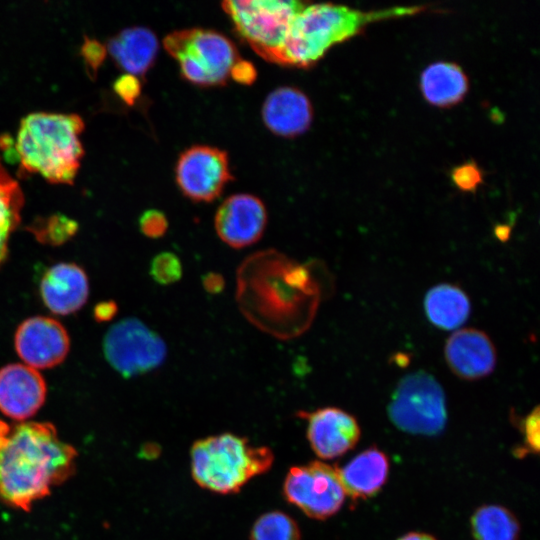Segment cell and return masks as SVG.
I'll return each mask as SVG.
<instances>
[{"mask_svg":"<svg viewBox=\"0 0 540 540\" xmlns=\"http://www.w3.org/2000/svg\"><path fill=\"white\" fill-rule=\"evenodd\" d=\"M149 272L153 280L160 285L174 284L182 277V263L176 254L163 251L153 257Z\"/></svg>","mask_w":540,"mask_h":540,"instance_id":"4316f807","label":"cell"},{"mask_svg":"<svg viewBox=\"0 0 540 540\" xmlns=\"http://www.w3.org/2000/svg\"><path fill=\"white\" fill-rule=\"evenodd\" d=\"M113 89L126 104L133 105L141 93V83L137 76L124 73L113 83Z\"/></svg>","mask_w":540,"mask_h":540,"instance_id":"f546056e","label":"cell"},{"mask_svg":"<svg viewBox=\"0 0 540 540\" xmlns=\"http://www.w3.org/2000/svg\"><path fill=\"white\" fill-rule=\"evenodd\" d=\"M229 76L238 83L250 85L255 81L257 71L251 62L239 59L232 66Z\"/></svg>","mask_w":540,"mask_h":540,"instance_id":"d6a6232c","label":"cell"},{"mask_svg":"<svg viewBox=\"0 0 540 540\" xmlns=\"http://www.w3.org/2000/svg\"><path fill=\"white\" fill-rule=\"evenodd\" d=\"M14 346L24 364L36 370L48 369L64 361L70 339L65 327L56 319L34 316L18 326Z\"/></svg>","mask_w":540,"mask_h":540,"instance_id":"7c38bea8","label":"cell"},{"mask_svg":"<svg viewBox=\"0 0 540 540\" xmlns=\"http://www.w3.org/2000/svg\"><path fill=\"white\" fill-rule=\"evenodd\" d=\"M451 179L461 191L475 192L483 182V173L474 161H469L455 167Z\"/></svg>","mask_w":540,"mask_h":540,"instance_id":"83f0119b","label":"cell"},{"mask_svg":"<svg viewBox=\"0 0 540 540\" xmlns=\"http://www.w3.org/2000/svg\"><path fill=\"white\" fill-rule=\"evenodd\" d=\"M428 320L436 327L452 330L461 326L469 317L471 305L465 292L452 284L432 287L424 298Z\"/></svg>","mask_w":540,"mask_h":540,"instance_id":"7402d4cb","label":"cell"},{"mask_svg":"<svg viewBox=\"0 0 540 540\" xmlns=\"http://www.w3.org/2000/svg\"><path fill=\"white\" fill-rule=\"evenodd\" d=\"M521 429L528 448L535 453L539 451V407H535L521 420Z\"/></svg>","mask_w":540,"mask_h":540,"instance_id":"1f68e13d","label":"cell"},{"mask_svg":"<svg viewBox=\"0 0 540 540\" xmlns=\"http://www.w3.org/2000/svg\"><path fill=\"white\" fill-rule=\"evenodd\" d=\"M307 424L306 435L313 452L322 460L340 457L359 441L361 429L356 418L338 407L299 411Z\"/></svg>","mask_w":540,"mask_h":540,"instance_id":"4fadbf2b","label":"cell"},{"mask_svg":"<svg viewBox=\"0 0 540 540\" xmlns=\"http://www.w3.org/2000/svg\"><path fill=\"white\" fill-rule=\"evenodd\" d=\"M262 118L274 134L294 137L309 128L313 109L302 91L294 87H280L272 91L264 101Z\"/></svg>","mask_w":540,"mask_h":540,"instance_id":"ac0fdd59","label":"cell"},{"mask_svg":"<svg viewBox=\"0 0 540 540\" xmlns=\"http://www.w3.org/2000/svg\"><path fill=\"white\" fill-rule=\"evenodd\" d=\"M77 228L75 220L57 213L46 218H38L30 225L29 230L42 243L60 245L70 239Z\"/></svg>","mask_w":540,"mask_h":540,"instance_id":"484cf974","label":"cell"},{"mask_svg":"<svg viewBox=\"0 0 540 540\" xmlns=\"http://www.w3.org/2000/svg\"><path fill=\"white\" fill-rule=\"evenodd\" d=\"M202 284L208 293L218 294L223 291L225 287V280L220 273L209 272L203 276Z\"/></svg>","mask_w":540,"mask_h":540,"instance_id":"836d02e7","label":"cell"},{"mask_svg":"<svg viewBox=\"0 0 540 540\" xmlns=\"http://www.w3.org/2000/svg\"><path fill=\"white\" fill-rule=\"evenodd\" d=\"M83 119L74 113L32 112L22 118L15 142L21 171L55 183L73 181L83 155Z\"/></svg>","mask_w":540,"mask_h":540,"instance_id":"277c9868","label":"cell"},{"mask_svg":"<svg viewBox=\"0 0 540 540\" xmlns=\"http://www.w3.org/2000/svg\"><path fill=\"white\" fill-rule=\"evenodd\" d=\"M39 291L44 305L52 313L69 315L86 303L89 294L88 277L74 263H57L45 271Z\"/></svg>","mask_w":540,"mask_h":540,"instance_id":"e0dca14e","label":"cell"},{"mask_svg":"<svg viewBox=\"0 0 540 540\" xmlns=\"http://www.w3.org/2000/svg\"><path fill=\"white\" fill-rule=\"evenodd\" d=\"M283 495L291 505L317 520L335 515L346 498L338 468L318 460L292 466L284 479Z\"/></svg>","mask_w":540,"mask_h":540,"instance_id":"30bf717a","label":"cell"},{"mask_svg":"<svg viewBox=\"0 0 540 540\" xmlns=\"http://www.w3.org/2000/svg\"><path fill=\"white\" fill-rule=\"evenodd\" d=\"M338 470L346 496L364 499L375 495L385 484L389 461L383 451L369 447Z\"/></svg>","mask_w":540,"mask_h":540,"instance_id":"d6986e66","label":"cell"},{"mask_svg":"<svg viewBox=\"0 0 540 540\" xmlns=\"http://www.w3.org/2000/svg\"><path fill=\"white\" fill-rule=\"evenodd\" d=\"M420 89L429 104L448 108L464 99L469 89V81L458 64L439 61L428 65L422 71Z\"/></svg>","mask_w":540,"mask_h":540,"instance_id":"44dd1931","label":"cell"},{"mask_svg":"<svg viewBox=\"0 0 540 540\" xmlns=\"http://www.w3.org/2000/svg\"><path fill=\"white\" fill-rule=\"evenodd\" d=\"M23 202V193L18 182L0 162V265L8 255L10 235L20 223Z\"/></svg>","mask_w":540,"mask_h":540,"instance_id":"cb8c5ba5","label":"cell"},{"mask_svg":"<svg viewBox=\"0 0 540 540\" xmlns=\"http://www.w3.org/2000/svg\"><path fill=\"white\" fill-rule=\"evenodd\" d=\"M444 355L451 371L464 380L490 375L496 365V349L486 333L474 328L460 329L446 341Z\"/></svg>","mask_w":540,"mask_h":540,"instance_id":"2e32d148","label":"cell"},{"mask_svg":"<svg viewBox=\"0 0 540 540\" xmlns=\"http://www.w3.org/2000/svg\"><path fill=\"white\" fill-rule=\"evenodd\" d=\"M420 6L360 11L343 5L321 3L305 6L293 19L281 48L278 64L307 68L334 45L342 43L371 23L412 16Z\"/></svg>","mask_w":540,"mask_h":540,"instance_id":"3957f363","label":"cell"},{"mask_svg":"<svg viewBox=\"0 0 540 540\" xmlns=\"http://www.w3.org/2000/svg\"><path fill=\"white\" fill-rule=\"evenodd\" d=\"M139 227L145 236L156 239L166 233L168 220L163 212L157 209H148L140 216Z\"/></svg>","mask_w":540,"mask_h":540,"instance_id":"f1b7e54d","label":"cell"},{"mask_svg":"<svg viewBox=\"0 0 540 540\" xmlns=\"http://www.w3.org/2000/svg\"><path fill=\"white\" fill-rule=\"evenodd\" d=\"M304 7L299 1L282 0H228L222 3L238 34L258 55L277 64L290 25Z\"/></svg>","mask_w":540,"mask_h":540,"instance_id":"52a82bcc","label":"cell"},{"mask_svg":"<svg viewBox=\"0 0 540 540\" xmlns=\"http://www.w3.org/2000/svg\"><path fill=\"white\" fill-rule=\"evenodd\" d=\"M77 457L52 423L0 420V500L30 511L75 473Z\"/></svg>","mask_w":540,"mask_h":540,"instance_id":"7a4b0ae2","label":"cell"},{"mask_svg":"<svg viewBox=\"0 0 540 540\" xmlns=\"http://www.w3.org/2000/svg\"><path fill=\"white\" fill-rule=\"evenodd\" d=\"M320 297L309 266L273 249L250 255L237 270L236 300L241 312L254 326L282 340L307 330Z\"/></svg>","mask_w":540,"mask_h":540,"instance_id":"6da1fadb","label":"cell"},{"mask_svg":"<svg viewBox=\"0 0 540 540\" xmlns=\"http://www.w3.org/2000/svg\"><path fill=\"white\" fill-rule=\"evenodd\" d=\"M267 211L258 197L240 193L225 199L216 211L214 227L228 246L241 249L255 244L263 235Z\"/></svg>","mask_w":540,"mask_h":540,"instance_id":"5bb4252c","label":"cell"},{"mask_svg":"<svg viewBox=\"0 0 540 540\" xmlns=\"http://www.w3.org/2000/svg\"><path fill=\"white\" fill-rule=\"evenodd\" d=\"M175 176L182 193L196 202L213 201L232 179L226 152L206 145L186 149L177 161Z\"/></svg>","mask_w":540,"mask_h":540,"instance_id":"8fae6325","label":"cell"},{"mask_svg":"<svg viewBox=\"0 0 540 540\" xmlns=\"http://www.w3.org/2000/svg\"><path fill=\"white\" fill-rule=\"evenodd\" d=\"M250 540H301L297 522L288 514L269 511L260 515L253 523Z\"/></svg>","mask_w":540,"mask_h":540,"instance_id":"d4e9b609","label":"cell"},{"mask_svg":"<svg viewBox=\"0 0 540 540\" xmlns=\"http://www.w3.org/2000/svg\"><path fill=\"white\" fill-rule=\"evenodd\" d=\"M107 53L106 46L94 38L85 36L81 46V55L86 64L87 70L92 74L97 72L98 67L104 60Z\"/></svg>","mask_w":540,"mask_h":540,"instance_id":"4dcf8cb0","label":"cell"},{"mask_svg":"<svg viewBox=\"0 0 540 540\" xmlns=\"http://www.w3.org/2000/svg\"><path fill=\"white\" fill-rule=\"evenodd\" d=\"M117 304L113 301L101 302L94 308V317L97 321L111 320L117 313Z\"/></svg>","mask_w":540,"mask_h":540,"instance_id":"e575fe53","label":"cell"},{"mask_svg":"<svg viewBox=\"0 0 540 540\" xmlns=\"http://www.w3.org/2000/svg\"><path fill=\"white\" fill-rule=\"evenodd\" d=\"M274 454L230 432L196 440L190 449V470L195 483L217 494L239 492L251 479L270 470Z\"/></svg>","mask_w":540,"mask_h":540,"instance_id":"5b68a950","label":"cell"},{"mask_svg":"<svg viewBox=\"0 0 540 540\" xmlns=\"http://www.w3.org/2000/svg\"><path fill=\"white\" fill-rule=\"evenodd\" d=\"M398 540H437V539L427 533L410 532L401 536Z\"/></svg>","mask_w":540,"mask_h":540,"instance_id":"d590c367","label":"cell"},{"mask_svg":"<svg viewBox=\"0 0 540 540\" xmlns=\"http://www.w3.org/2000/svg\"><path fill=\"white\" fill-rule=\"evenodd\" d=\"M390 421L413 435L436 436L447 423L445 393L429 373L416 371L397 384L388 404Z\"/></svg>","mask_w":540,"mask_h":540,"instance_id":"ba28073f","label":"cell"},{"mask_svg":"<svg viewBox=\"0 0 540 540\" xmlns=\"http://www.w3.org/2000/svg\"><path fill=\"white\" fill-rule=\"evenodd\" d=\"M166 51L178 62L182 76L199 86L222 85L240 59L224 35L207 29L174 31L164 39Z\"/></svg>","mask_w":540,"mask_h":540,"instance_id":"8992f818","label":"cell"},{"mask_svg":"<svg viewBox=\"0 0 540 540\" xmlns=\"http://www.w3.org/2000/svg\"><path fill=\"white\" fill-rule=\"evenodd\" d=\"M471 530L475 540H518L520 525L507 508L488 504L473 513Z\"/></svg>","mask_w":540,"mask_h":540,"instance_id":"603a6c76","label":"cell"},{"mask_svg":"<svg viewBox=\"0 0 540 540\" xmlns=\"http://www.w3.org/2000/svg\"><path fill=\"white\" fill-rule=\"evenodd\" d=\"M47 386L40 372L24 363L0 369V412L13 422L29 421L43 406Z\"/></svg>","mask_w":540,"mask_h":540,"instance_id":"9a60e30c","label":"cell"},{"mask_svg":"<svg viewBox=\"0 0 540 540\" xmlns=\"http://www.w3.org/2000/svg\"><path fill=\"white\" fill-rule=\"evenodd\" d=\"M103 354L125 378L148 373L166 359L164 340L141 320L125 318L112 325L102 342Z\"/></svg>","mask_w":540,"mask_h":540,"instance_id":"9c48e42d","label":"cell"},{"mask_svg":"<svg viewBox=\"0 0 540 540\" xmlns=\"http://www.w3.org/2000/svg\"><path fill=\"white\" fill-rule=\"evenodd\" d=\"M106 49L126 73L143 75L155 60L158 40L148 28L134 26L111 37Z\"/></svg>","mask_w":540,"mask_h":540,"instance_id":"ffe728a7","label":"cell"}]
</instances>
